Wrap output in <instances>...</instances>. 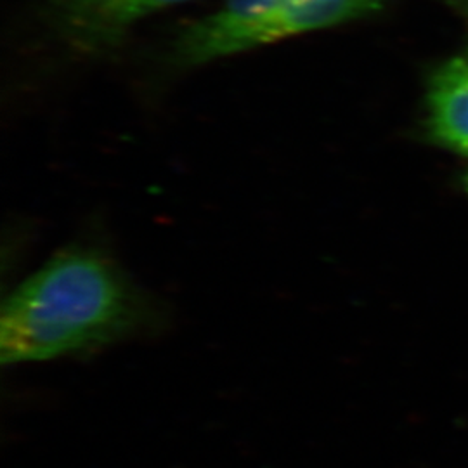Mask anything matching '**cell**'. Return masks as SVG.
I'll use <instances>...</instances> for the list:
<instances>
[{
	"instance_id": "obj_1",
	"label": "cell",
	"mask_w": 468,
	"mask_h": 468,
	"mask_svg": "<svg viewBox=\"0 0 468 468\" xmlns=\"http://www.w3.org/2000/svg\"><path fill=\"white\" fill-rule=\"evenodd\" d=\"M160 303L94 247L58 251L5 297L0 313V361L17 365L154 332Z\"/></svg>"
},
{
	"instance_id": "obj_2",
	"label": "cell",
	"mask_w": 468,
	"mask_h": 468,
	"mask_svg": "<svg viewBox=\"0 0 468 468\" xmlns=\"http://www.w3.org/2000/svg\"><path fill=\"white\" fill-rule=\"evenodd\" d=\"M380 4L382 0H226L214 15L186 30L177 56L185 65H205L367 16Z\"/></svg>"
},
{
	"instance_id": "obj_3",
	"label": "cell",
	"mask_w": 468,
	"mask_h": 468,
	"mask_svg": "<svg viewBox=\"0 0 468 468\" xmlns=\"http://www.w3.org/2000/svg\"><path fill=\"white\" fill-rule=\"evenodd\" d=\"M187 0H50L59 28L85 50L117 44L135 23Z\"/></svg>"
},
{
	"instance_id": "obj_4",
	"label": "cell",
	"mask_w": 468,
	"mask_h": 468,
	"mask_svg": "<svg viewBox=\"0 0 468 468\" xmlns=\"http://www.w3.org/2000/svg\"><path fill=\"white\" fill-rule=\"evenodd\" d=\"M429 129L442 146L468 154V54L452 58L432 77Z\"/></svg>"
},
{
	"instance_id": "obj_5",
	"label": "cell",
	"mask_w": 468,
	"mask_h": 468,
	"mask_svg": "<svg viewBox=\"0 0 468 468\" xmlns=\"http://www.w3.org/2000/svg\"><path fill=\"white\" fill-rule=\"evenodd\" d=\"M463 9H465V13L468 15V0H463Z\"/></svg>"
},
{
	"instance_id": "obj_6",
	"label": "cell",
	"mask_w": 468,
	"mask_h": 468,
	"mask_svg": "<svg viewBox=\"0 0 468 468\" xmlns=\"http://www.w3.org/2000/svg\"><path fill=\"white\" fill-rule=\"evenodd\" d=\"M465 186H467V191H468V174H467V177H465Z\"/></svg>"
}]
</instances>
